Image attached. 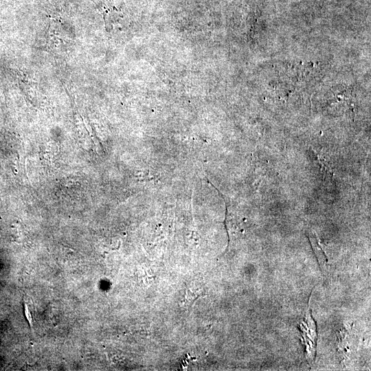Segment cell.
<instances>
[{
	"label": "cell",
	"mask_w": 371,
	"mask_h": 371,
	"mask_svg": "<svg viewBox=\"0 0 371 371\" xmlns=\"http://www.w3.org/2000/svg\"><path fill=\"white\" fill-rule=\"evenodd\" d=\"M300 327L303 341L306 346L307 359L313 362L315 353L317 333L315 322L308 309L304 319L300 324Z\"/></svg>",
	"instance_id": "6da1fadb"
}]
</instances>
